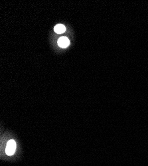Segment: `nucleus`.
Masks as SVG:
<instances>
[{
	"label": "nucleus",
	"mask_w": 148,
	"mask_h": 166,
	"mask_svg": "<svg viewBox=\"0 0 148 166\" xmlns=\"http://www.w3.org/2000/svg\"><path fill=\"white\" fill-rule=\"evenodd\" d=\"M16 150V143L14 140H11L7 142V147L6 149V152L7 155H12L14 154Z\"/></svg>",
	"instance_id": "nucleus-1"
},
{
	"label": "nucleus",
	"mask_w": 148,
	"mask_h": 166,
	"mask_svg": "<svg viewBox=\"0 0 148 166\" xmlns=\"http://www.w3.org/2000/svg\"><path fill=\"white\" fill-rule=\"evenodd\" d=\"M70 44L69 39L66 37H61L58 41V45L59 47H62V48H66L69 46Z\"/></svg>",
	"instance_id": "nucleus-2"
},
{
	"label": "nucleus",
	"mask_w": 148,
	"mask_h": 166,
	"mask_svg": "<svg viewBox=\"0 0 148 166\" xmlns=\"http://www.w3.org/2000/svg\"><path fill=\"white\" fill-rule=\"evenodd\" d=\"M54 30H55V31L57 33L61 34L62 33H64L66 29H65V27L63 26V25L58 24L55 27Z\"/></svg>",
	"instance_id": "nucleus-3"
}]
</instances>
